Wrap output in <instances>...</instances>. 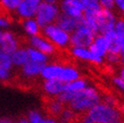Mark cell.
<instances>
[{
	"label": "cell",
	"mask_w": 124,
	"mask_h": 123,
	"mask_svg": "<svg viewBox=\"0 0 124 123\" xmlns=\"http://www.w3.org/2000/svg\"><path fill=\"white\" fill-rule=\"evenodd\" d=\"M100 102H102V97L98 90L94 87L88 86L84 90L75 93L68 106L77 114H83L87 113L91 108Z\"/></svg>",
	"instance_id": "6da1fadb"
},
{
	"label": "cell",
	"mask_w": 124,
	"mask_h": 123,
	"mask_svg": "<svg viewBox=\"0 0 124 123\" xmlns=\"http://www.w3.org/2000/svg\"><path fill=\"white\" fill-rule=\"evenodd\" d=\"M89 117L95 123H112L121 121L122 116L118 108L110 106L108 104L100 102L87 112Z\"/></svg>",
	"instance_id": "7a4b0ae2"
},
{
	"label": "cell",
	"mask_w": 124,
	"mask_h": 123,
	"mask_svg": "<svg viewBox=\"0 0 124 123\" xmlns=\"http://www.w3.org/2000/svg\"><path fill=\"white\" fill-rule=\"evenodd\" d=\"M60 14V8L55 4L41 1L35 13V20L40 28L55 22Z\"/></svg>",
	"instance_id": "3957f363"
},
{
	"label": "cell",
	"mask_w": 124,
	"mask_h": 123,
	"mask_svg": "<svg viewBox=\"0 0 124 123\" xmlns=\"http://www.w3.org/2000/svg\"><path fill=\"white\" fill-rule=\"evenodd\" d=\"M96 35L97 34L93 30H91L88 26H86L82 20L81 25L70 35V45L72 46V47L88 48L92 45Z\"/></svg>",
	"instance_id": "277c9868"
},
{
	"label": "cell",
	"mask_w": 124,
	"mask_h": 123,
	"mask_svg": "<svg viewBox=\"0 0 124 123\" xmlns=\"http://www.w3.org/2000/svg\"><path fill=\"white\" fill-rule=\"evenodd\" d=\"M43 38H46L54 46H58L60 47H65L70 45V33L66 32L65 30L60 28L55 23L48 24L42 28Z\"/></svg>",
	"instance_id": "5b68a950"
},
{
	"label": "cell",
	"mask_w": 124,
	"mask_h": 123,
	"mask_svg": "<svg viewBox=\"0 0 124 123\" xmlns=\"http://www.w3.org/2000/svg\"><path fill=\"white\" fill-rule=\"evenodd\" d=\"M118 18L116 17L113 10L101 8L96 16L97 26H98V34H105L115 27L116 21Z\"/></svg>",
	"instance_id": "8992f818"
},
{
	"label": "cell",
	"mask_w": 124,
	"mask_h": 123,
	"mask_svg": "<svg viewBox=\"0 0 124 123\" xmlns=\"http://www.w3.org/2000/svg\"><path fill=\"white\" fill-rule=\"evenodd\" d=\"M57 25L65 30L68 33H73L75 30L82 24V18L72 17L70 15H67L63 12H60V14L54 22Z\"/></svg>",
	"instance_id": "52a82bcc"
},
{
	"label": "cell",
	"mask_w": 124,
	"mask_h": 123,
	"mask_svg": "<svg viewBox=\"0 0 124 123\" xmlns=\"http://www.w3.org/2000/svg\"><path fill=\"white\" fill-rule=\"evenodd\" d=\"M61 10L63 13L72 17L82 18L85 8L80 0H62Z\"/></svg>",
	"instance_id": "ba28073f"
},
{
	"label": "cell",
	"mask_w": 124,
	"mask_h": 123,
	"mask_svg": "<svg viewBox=\"0 0 124 123\" xmlns=\"http://www.w3.org/2000/svg\"><path fill=\"white\" fill-rule=\"evenodd\" d=\"M110 42L104 34H97L93 40L92 45L88 47L96 57L104 59L108 54Z\"/></svg>",
	"instance_id": "9c48e42d"
},
{
	"label": "cell",
	"mask_w": 124,
	"mask_h": 123,
	"mask_svg": "<svg viewBox=\"0 0 124 123\" xmlns=\"http://www.w3.org/2000/svg\"><path fill=\"white\" fill-rule=\"evenodd\" d=\"M29 44L31 46V47L39 51L40 53L46 54V56L52 54L55 52V46L52 44V42H49L46 38H43L41 35L30 36Z\"/></svg>",
	"instance_id": "30bf717a"
},
{
	"label": "cell",
	"mask_w": 124,
	"mask_h": 123,
	"mask_svg": "<svg viewBox=\"0 0 124 123\" xmlns=\"http://www.w3.org/2000/svg\"><path fill=\"white\" fill-rule=\"evenodd\" d=\"M18 48H19V41L16 38V36L9 31L3 32L0 50H2L3 52L7 53L9 54H12Z\"/></svg>",
	"instance_id": "8fae6325"
},
{
	"label": "cell",
	"mask_w": 124,
	"mask_h": 123,
	"mask_svg": "<svg viewBox=\"0 0 124 123\" xmlns=\"http://www.w3.org/2000/svg\"><path fill=\"white\" fill-rule=\"evenodd\" d=\"M39 4L33 2L32 0H22L19 6L17 7V14L23 19H29L35 16Z\"/></svg>",
	"instance_id": "7c38bea8"
},
{
	"label": "cell",
	"mask_w": 124,
	"mask_h": 123,
	"mask_svg": "<svg viewBox=\"0 0 124 123\" xmlns=\"http://www.w3.org/2000/svg\"><path fill=\"white\" fill-rule=\"evenodd\" d=\"M72 54L80 60L88 61V62H91V63H94L97 65H101L104 60L102 58L96 57L95 54L87 47H72Z\"/></svg>",
	"instance_id": "4fadbf2b"
},
{
	"label": "cell",
	"mask_w": 124,
	"mask_h": 123,
	"mask_svg": "<svg viewBox=\"0 0 124 123\" xmlns=\"http://www.w3.org/2000/svg\"><path fill=\"white\" fill-rule=\"evenodd\" d=\"M67 83L60 80H46L43 82V90L49 96H58L66 90Z\"/></svg>",
	"instance_id": "5bb4252c"
},
{
	"label": "cell",
	"mask_w": 124,
	"mask_h": 123,
	"mask_svg": "<svg viewBox=\"0 0 124 123\" xmlns=\"http://www.w3.org/2000/svg\"><path fill=\"white\" fill-rule=\"evenodd\" d=\"M63 68V66H60L58 64L46 65L40 75L45 80H60Z\"/></svg>",
	"instance_id": "9a60e30c"
},
{
	"label": "cell",
	"mask_w": 124,
	"mask_h": 123,
	"mask_svg": "<svg viewBox=\"0 0 124 123\" xmlns=\"http://www.w3.org/2000/svg\"><path fill=\"white\" fill-rule=\"evenodd\" d=\"M45 67H46V64H40V63L28 61L25 65L21 67V72L23 74V76L32 78V77L40 75Z\"/></svg>",
	"instance_id": "2e32d148"
},
{
	"label": "cell",
	"mask_w": 124,
	"mask_h": 123,
	"mask_svg": "<svg viewBox=\"0 0 124 123\" xmlns=\"http://www.w3.org/2000/svg\"><path fill=\"white\" fill-rule=\"evenodd\" d=\"M114 31L116 34V44L120 48L121 56L124 54V18H118L116 21Z\"/></svg>",
	"instance_id": "e0dca14e"
},
{
	"label": "cell",
	"mask_w": 124,
	"mask_h": 123,
	"mask_svg": "<svg viewBox=\"0 0 124 123\" xmlns=\"http://www.w3.org/2000/svg\"><path fill=\"white\" fill-rule=\"evenodd\" d=\"M11 60H12L13 66H16V67L24 66L29 61V57H28L26 48L19 47L16 52H14L11 54Z\"/></svg>",
	"instance_id": "ac0fdd59"
},
{
	"label": "cell",
	"mask_w": 124,
	"mask_h": 123,
	"mask_svg": "<svg viewBox=\"0 0 124 123\" xmlns=\"http://www.w3.org/2000/svg\"><path fill=\"white\" fill-rule=\"evenodd\" d=\"M80 78V74L78 70H76L73 67H64L63 68V72L60 78V81L64 82V83H70L73 81H76Z\"/></svg>",
	"instance_id": "d6986e66"
},
{
	"label": "cell",
	"mask_w": 124,
	"mask_h": 123,
	"mask_svg": "<svg viewBox=\"0 0 124 123\" xmlns=\"http://www.w3.org/2000/svg\"><path fill=\"white\" fill-rule=\"evenodd\" d=\"M22 26L25 30V32L29 34L30 36H35L39 35L40 32V27L39 26L38 22L33 18H29V19H24L22 21Z\"/></svg>",
	"instance_id": "ffe728a7"
},
{
	"label": "cell",
	"mask_w": 124,
	"mask_h": 123,
	"mask_svg": "<svg viewBox=\"0 0 124 123\" xmlns=\"http://www.w3.org/2000/svg\"><path fill=\"white\" fill-rule=\"evenodd\" d=\"M65 108V105L63 103H61L57 98L54 99H49L47 101L46 104V110L49 115L52 116H55V117H59V115L61 114V112L63 111V109Z\"/></svg>",
	"instance_id": "44dd1931"
},
{
	"label": "cell",
	"mask_w": 124,
	"mask_h": 123,
	"mask_svg": "<svg viewBox=\"0 0 124 123\" xmlns=\"http://www.w3.org/2000/svg\"><path fill=\"white\" fill-rule=\"evenodd\" d=\"M26 51H27L28 57H29V61H31V62H35V63H40V64H46V61L48 60V58H47L46 54L40 53L39 51L35 50V48H33V47H31V46L26 47Z\"/></svg>",
	"instance_id": "7402d4cb"
},
{
	"label": "cell",
	"mask_w": 124,
	"mask_h": 123,
	"mask_svg": "<svg viewBox=\"0 0 124 123\" xmlns=\"http://www.w3.org/2000/svg\"><path fill=\"white\" fill-rule=\"evenodd\" d=\"M86 87H88L86 80L79 78L78 80H76V81L67 83L65 91H69V92H72V93H78V92L84 90Z\"/></svg>",
	"instance_id": "603a6c76"
},
{
	"label": "cell",
	"mask_w": 124,
	"mask_h": 123,
	"mask_svg": "<svg viewBox=\"0 0 124 123\" xmlns=\"http://www.w3.org/2000/svg\"><path fill=\"white\" fill-rule=\"evenodd\" d=\"M58 118L60 120V123H73L77 118V113L74 112L71 108L65 107Z\"/></svg>",
	"instance_id": "cb8c5ba5"
},
{
	"label": "cell",
	"mask_w": 124,
	"mask_h": 123,
	"mask_svg": "<svg viewBox=\"0 0 124 123\" xmlns=\"http://www.w3.org/2000/svg\"><path fill=\"white\" fill-rule=\"evenodd\" d=\"M0 68L4 70H7V71H10L13 68L11 54L3 52L2 50H0Z\"/></svg>",
	"instance_id": "d4e9b609"
},
{
	"label": "cell",
	"mask_w": 124,
	"mask_h": 123,
	"mask_svg": "<svg viewBox=\"0 0 124 123\" xmlns=\"http://www.w3.org/2000/svg\"><path fill=\"white\" fill-rule=\"evenodd\" d=\"M82 2L85 10H93V11H99L102 7L100 5L99 0H80Z\"/></svg>",
	"instance_id": "484cf974"
},
{
	"label": "cell",
	"mask_w": 124,
	"mask_h": 123,
	"mask_svg": "<svg viewBox=\"0 0 124 123\" xmlns=\"http://www.w3.org/2000/svg\"><path fill=\"white\" fill-rule=\"evenodd\" d=\"M21 1L22 0H0V4H1L4 10L10 11V10H16Z\"/></svg>",
	"instance_id": "4316f807"
},
{
	"label": "cell",
	"mask_w": 124,
	"mask_h": 123,
	"mask_svg": "<svg viewBox=\"0 0 124 123\" xmlns=\"http://www.w3.org/2000/svg\"><path fill=\"white\" fill-rule=\"evenodd\" d=\"M27 119H28L29 123H43L45 122V119L41 117L40 113L38 112V111H34V110L29 111Z\"/></svg>",
	"instance_id": "83f0119b"
},
{
	"label": "cell",
	"mask_w": 124,
	"mask_h": 123,
	"mask_svg": "<svg viewBox=\"0 0 124 123\" xmlns=\"http://www.w3.org/2000/svg\"><path fill=\"white\" fill-rule=\"evenodd\" d=\"M76 123H95L93 121L87 113H83V114H77V118L75 120Z\"/></svg>",
	"instance_id": "f1b7e54d"
},
{
	"label": "cell",
	"mask_w": 124,
	"mask_h": 123,
	"mask_svg": "<svg viewBox=\"0 0 124 123\" xmlns=\"http://www.w3.org/2000/svg\"><path fill=\"white\" fill-rule=\"evenodd\" d=\"M100 2L101 7L104 9H109V10H113L115 7L114 4V0H99Z\"/></svg>",
	"instance_id": "f546056e"
},
{
	"label": "cell",
	"mask_w": 124,
	"mask_h": 123,
	"mask_svg": "<svg viewBox=\"0 0 124 123\" xmlns=\"http://www.w3.org/2000/svg\"><path fill=\"white\" fill-rule=\"evenodd\" d=\"M113 84H114V86H115V87L118 89L120 92L124 93V80H122L119 76L114 77V78H113Z\"/></svg>",
	"instance_id": "4dcf8cb0"
},
{
	"label": "cell",
	"mask_w": 124,
	"mask_h": 123,
	"mask_svg": "<svg viewBox=\"0 0 124 123\" xmlns=\"http://www.w3.org/2000/svg\"><path fill=\"white\" fill-rule=\"evenodd\" d=\"M120 58H121V56L113 54H107L106 57H105V59L111 64H116V63H118V62H120Z\"/></svg>",
	"instance_id": "1f68e13d"
},
{
	"label": "cell",
	"mask_w": 124,
	"mask_h": 123,
	"mask_svg": "<svg viewBox=\"0 0 124 123\" xmlns=\"http://www.w3.org/2000/svg\"><path fill=\"white\" fill-rule=\"evenodd\" d=\"M9 78H10V71L0 68V80L1 81H5V80H8Z\"/></svg>",
	"instance_id": "d6a6232c"
},
{
	"label": "cell",
	"mask_w": 124,
	"mask_h": 123,
	"mask_svg": "<svg viewBox=\"0 0 124 123\" xmlns=\"http://www.w3.org/2000/svg\"><path fill=\"white\" fill-rule=\"evenodd\" d=\"M102 102L108 104V105H110V106H115L116 107V100L114 99L112 96H105L103 98V101Z\"/></svg>",
	"instance_id": "836d02e7"
},
{
	"label": "cell",
	"mask_w": 124,
	"mask_h": 123,
	"mask_svg": "<svg viewBox=\"0 0 124 123\" xmlns=\"http://www.w3.org/2000/svg\"><path fill=\"white\" fill-rule=\"evenodd\" d=\"M10 25V21L5 15H0V27H6Z\"/></svg>",
	"instance_id": "e575fe53"
},
{
	"label": "cell",
	"mask_w": 124,
	"mask_h": 123,
	"mask_svg": "<svg viewBox=\"0 0 124 123\" xmlns=\"http://www.w3.org/2000/svg\"><path fill=\"white\" fill-rule=\"evenodd\" d=\"M114 4L115 7L122 13L124 11V0H114Z\"/></svg>",
	"instance_id": "d590c367"
},
{
	"label": "cell",
	"mask_w": 124,
	"mask_h": 123,
	"mask_svg": "<svg viewBox=\"0 0 124 123\" xmlns=\"http://www.w3.org/2000/svg\"><path fill=\"white\" fill-rule=\"evenodd\" d=\"M43 123H60V122L55 121L53 118H46V119H45V122H43Z\"/></svg>",
	"instance_id": "8d00e7d4"
},
{
	"label": "cell",
	"mask_w": 124,
	"mask_h": 123,
	"mask_svg": "<svg viewBox=\"0 0 124 123\" xmlns=\"http://www.w3.org/2000/svg\"><path fill=\"white\" fill-rule=\"evenodd\" d=\"M119 77L122 79V80H124V66L120 69V71H119Z\"/></svg>",
	"instance_id": "74e56055"
},
{
	"label": "cell",
	"mask_w": 124,
	"mask_h": 123,
	"mask_svg": "<svg viewBox=\"0 0 124 123\" xmlns=\"http://www.w3.org/2000/svg\"><path fill=\"white\" fill-rule=\"evenodd\" d=\"M42 1L47 2V3H52V4H55V2H57L58 0H42Z\"/></svg>",
	"instance_id": "f35d334b"
},
{
	"label": "cell",
	"mask_w": 124,
	"mask_h": 123,
	"mask_svg": "<svg viewBox=\"0 0 124 123\" xmlns=\"http://www.w3.org/2000/svg\"><path fill=\"white\" fill-rule=\"evenodd\" d=\"M5 11L3 10V7L1 6V4H0V15H5Z\"/></svg>",
	"instance_id": "ab89813d"
},
{
	"label": "cell",
	"mask_w": 124,
	"mask_h": 123,
	"mask_svg": "<svg viewBox=\"0 0 124 123\" xmlns=\"http://www.w3.org/2000/svg\"><path fill=\"white\" fill-rule=\"evenodd\" d=\"M120 112H121V116H122V118H124V106L120 109Z\"/></svg>",
	"instance_id": "60d3db41"
},
{
	"label": "cell",
	"mask_w": 124,
	"mask_h": 123,
	"mask_svg": "<svg viewBox=\"0 0 124 123\" xmlns=\"http://www.w3.org/2000/svg\"><path fill=\"white\" fill-rule=\"evenodd\" d=\"M120 62H121V64L124 66V54H122L121 58H120Z\"/></svg>",
	"instance_id": "b9f144b4"
},
{
	"label": "cell",
	"mask_w": 124,
	"mask_h": 123,
	"mask_svg": "<svg viewBox=\"0 0 124 123\" xmlns=\"http://www.w3.org/2000/svg\"><path fill=\"white\" fill-rule=\"evenodd\" d=\"M2 35H3V32L0 30V46H1V41H2Z\"/></svg>",
	"instance_id": "7bdbcfd3"
},
{
	"label": "cell",
	"mask_w": 124,
	"mask_h": 123,
	"mask_svg": "<svg viewBox=\"0 0 124 123\" xmlns=\"http://www.w3.org/2000/svg\"><path fill=\"white\" fill-rule=\"evenodd\" d=\"M32 1H33V2H35V3H38V4H39V3L42 1V0H32Z\"/></svg>",
	"instance_id": "ee69618b"
},
{
	"label": "cell",
	"mask_w": 124,
	"mask_h": 123,
	"mask_svg": "<svg viewBox=\"0 0 124 123\" xmlns=\"http://www.w3.org/2000/svg\"><path fill=\"white\" fill-rule=\"evenodd\" d=\"M112 123H124V122H122V120H121V121H117V122H112Z\"/></svg>",
	"instance_id": "f6af8a7d"
},
{
	"label": "cell",
	"mask_w": 124,
	"mask_h": 123,
	"mask_svg": "<svg viewBox=\"0 0 124 123\" xmlns=\"http://www.w3.org/2000/svg\"><path fill=\"white\" fill-rule=\"evenodd\" d=\"M122 16H123V18H124V11L122 12Z\"/></svg>",
	"instance_id": "bcb514c9"
},
{
	"label": "cell",
	"mask_w": 124,
	"mask_h": 123,
	"mask_svg": "<svg viewBox=\"0 0 124 123\" xmlns=\"http://www.w3.org/2000/svg\"><path fill=\"white\" fill-rule=\"evenodd\" d=\"M73 123H76V122H75V121H74V122H73Z\"/></svg>",
	"instance_id": "7dc6e473"
}]
</instances>
